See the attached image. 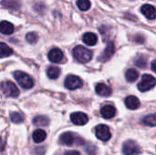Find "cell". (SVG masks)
Instances as JSON below:
<instances>
[{
  "instance_id": "ba28073f",
  "label": "cell",
  "mask_w": 156,
  "mask_h": 155,
  "mask_svg": "<svg viewBox=\"0 0 156 155\" xmlns=\"http://www.w3.org/2000/svg\"><path fill=\"white\" fill-rule=\"evenodd\" d=\"M114 52H115V46H114L113 42H112V41L108 42V44H107V46H106L104 51L102 52V54H101V55L100 56V58H99L100 61L105 62V61L109 60V59L113 56Z\"/></svg>"
},
{
  "instance_id": "d6986e66",
  "label": "cell",
  "mask_w": 156,
  "mask_h": 155,
  "mask_svg": "<svg viewBox=\"0 0 156 155\" xmlns=\"http://www.w3.org/2000/svg\"><path fill=\"white\" fill-rule=\"evenodd\" d=\"M32 138L34 140L35 143H40L42 142H44L47 138V133L45 131L43 130H36L33 134H32Z\"/></svg>"
},
{
  "instance_id": "30bf717a",
  "label": "cell",
  "mask_w": 156,
  "mask_h": 155,
  "mask_svg": "<svg viewBox=\"0 0 156 155\" xmlns=\"http://www.w3.org/2000/svg\"><path fill=\"white\" fill-rule=\"evenodd\" d=\"M70 120L74 124L79 125V126L85 125L89 122L88 116L83 112H74V113H72L70 115Z\"/></svg>"
},
{
  "instance_id": "f1b7e54d",
  "label": "cell",
  "mask_w": 156,
  "mask_h": 155,
  "mask_svg": "<svg viewBox=\"0 0 156 155\" xmlns=\"http://www.w3.org/2000/svg\"><path fill=\"white\" fill-rule=\"evenodd\" d=\"M64 155H80V153L77 151H69V152H66Z\"/></svg>"
},
{
  "instance_id": "cb8c5ba5",
  "label": "cell",
  "mask_w": 156,
  "mask_h": 155,
  "mask_svg": "<svg viewBox=\"0 0 156 155\" xmlns=\"http://www.w3.org/2000/svg\"><path fill=\"white\" fill-rule=\"evenodd\" d=\"M135 65L139 68H145L147 66V58L144 55H140L135 59Z\"/></svg>"
},
{
  "instance_id": "484cf974",
  "label": "cell",
  "mask_w": 156,
  "mask_h": 155,
  "mask_svg": "<svg viewBox=\"0 0 156 155\" xmlns=\"http://www.w3.org/2000/svg\"><path fill=\"white\" fill-rule=\"evenodd\" d=\"M78 7L82 11H87L90 7V2L89 0H78L77 1Z\"/></svg>"
},
{
  "instance_id": "5b68a950",
  "label": "cell",
  "mask_w": 156,
  "mask_h": 155,
  "mask_svg": "<svg viewBox=\"0 0 156 155\" xmlns=\"http://www.w3.org/2000/svg\"><path fill=\"white\" fill-rule=\"evenodd\" d=\"M65 87L68 89V90H74L76 89H79L80 87H82L83 85V82L81 80V79L78 76H75V75H69L65 79Z\"/></svg>"
},
{
  "instance_id": "4dcf8cb0",
  "label": "cell",
  "mask_w": 156,
  "mask_h": 155,
  "mask_svg": "<svg viewBox=\"0 0 156 155\" xmlns=\"http://www.w3.org/2000/svg\"><path fill=\"white\" fill-rule=\"evenodd\" d=\"M155 60H153V62H152V70L154 71V72H155Z\"/></svg>"
},
{
  "instance_id": "44dd1931",
  "label": "cell",
  "mask_w": 156,
  "mask_h": 155,
  "mask_svg": "<svg viewBox=\"0 0 156 155\" xmlns=\"http://www.w3.org/2000/svg\"><path fill=\"white\" fill-rule=\"evenodd\" d=\"M13 50L5 43H0V58H7L10 55H12Z\"/></svg>"
},
{
  "instance_id": "7402d4cb",
  "label": "cell",
  "mask_w": 156,
  "mask_h": 155,
  "mask_svg": "<svg viewBox=\"0 0 156 155\" xmlns=\"http://www.w3.org/2000/svg\"><path fill=\"white\" fill-rule=\"evenodd\" d=\"M47 74L48 76L49 79H56L59 77V74H60V69L58 68V67H55V66H50L48 70H47Z\"/></svg>"
},
{
  "instance_id": "f546056e",
  "label": "cell",
  "mask_w": 156,
  "mask_h": 155,
  "mask_svg": "<svg viewBox=\"0 0 156 155\" xmlns=\"http://www.w3.org/2000/svg\"><path fill=\"white\" fill-rule=\"evenodd\" d=\"M4 147H5V143L2 140V138L0 137V153L4 150Z\"/></svg>"
},
{
  "instance_id": "8992f818",
  "label": "cell",
  "mask_w": 156,
  "mask_h": 155,
  "mask_svg": "<svg viewBox=\"0 0 156 155\" xmlns=\"http://www.w3.org/2000/svg\"><path fill=\"white\" fill-rule=\"evenodd\" d=\"M95 133H96V137L102 142H107L112 137L109 127L104 124L98 125L95 129Z\"/></svg>"
},
{
  "instance_id": "277c9868",
  "label": "cell",
  "mask_w": 156,
  "mask_h": 155,
  "mask_svg": "<svg viewBox=\"0 0 156 155\" xmlns=\"http://www.w3.org/2000/svg\"><path fill=\"white\" fill-rule=\"evenodd\" d=\"M1 90L3 93L7 97L16 98L19 95V90L12 81H5L1 84Z\"/></svg>"
},
{
  "instance_id": "52a82bcc",
  "label": "cell",
  "mask_w": 156,
  "mask_h": 155,
  "mask_svg": "<svg viewBox=\"0 0 156 155\" xmlns=\"http://www.w3.org/2000/svg\"><path fill=\"white\" fill-rule=\"evenodd\" d=\"M122 152L125 155H136L141 153V149L135 142L130 140L123 143Z\"/></svg>"
},
{
  "instance_id": "d4e9b609",
  "label": "cell",
  "mask_w": 156,
  "mask_h": 155,
  "mask_svg": "<svg viewBox=\"0 0 156 155\" xmlns=\"http://www.w3.org/2000/svg\"><path fill=\"white\" fill-rule=\"evenodd\" d=\"M143 122L147 125V126H151V127H154L156 124L155 121V114H151V115H148L146 117H144Z\"/></svg>"
},
{
  "instance_id": "4fadbf2b",
  "label": "cell",
  "mask_w": 156,
  "mask_h": 155,
  "mask_svg": "<svg viewBox=\"0 0 156 155\" xmlns=\"http://www.w3.org/2000/svg\"><path fill=\"white\" fill-rule=\"evenodd\" d=\"M96 93L101 97H109L112 94V90L104 83H98L95 88Z\"/></svg>"
},
{
  "instance_id": "4316f807",
  "label": "cell",
  "mask_w": 156,
  "mask_h": 155,
  "mask_svg": "<svg viewBox=\"0 0 156 155\" xmlns=\"http://www.w3.org/2000/svg\"><path fill=\"white\" fill-rule=\"evenodd\" d=\"M10 119L14 123H21L24 121V117L19 112H12L10 115Z\"/></svg>"
},
{
  "instance_id": "7a4b0ae2",
  "label": "cell",
  "mask_w": 156,
  "mask_h": 155,
  "mask_svg": "<svg viewBox=\"0 0 156 155\" xmlns=\"http://www.w3.org/2000/svg\"><path fill=\"white\" fill-rule=\"evenodd\" d=\"M14 77L16 79V80L17 81V83L23 88V89H31L34 86V80L33 79L27 75V73L23 72V71H16L14 73Z\"/></svg>"
},
{
  "instance_id": "6da1fadb",
  "label": "cell",
  "mask_w": 156,
  "mask_h": 155,
  "mask_svg": "<svg viewBox=\"0 0 156 155\" xmlns=\"http://www.w3.org/2000/svg\"><path fill=\"white\" fill-rule=\"evenodd\" d=\"M73 57L80 63H87L92 58V51L83 46H77L73 48Z\"/></svg>"
},
{
  "instance_id": "ffe728a7",
  "label": "cell",
  "mask_w": 156,
  "mask_h": 155,
  "mask_svg": "<svg viewBox=\"0 0 156 155\" xmlns=\"http://www.w3.org/2000/svg\"><path fill=\"white\" fill-rule=\"evenodd\" d=\"M125 78L127 79V81L129 82H134L137 80V79L139 78V72L134 69H130L126 71V74H125Z\"/></svg>"
},
{
  "instance_id": "9c48e42d",
  "label": "cell",
  "mask_w": 156,
  "mask_h": 155,
  "mask_svg": "<svg viewBox=\"0 0 156 155\" xmlns=\"http://www.w3.org/2000/svg\"><path fill=\"white\" fill-rule=\"evenodd\" d=\"M48 59L53 62V63H61L64 59V54L63 52L58 48H52L49 52H48Z\"/></svg>"
},
{
  "instance_id": "5bb4252c",
  "label": "cell",
  "mask_w": 156,
  "mask_h": 155,
  "mask_svg": "<svg viewBox=\"0 0 156 155\" xmlns=\"http://www.w3.org/2000/svg\"><path fill=\"white\" fill-rule=\"evenodd\" d=\"M59 142L64 145L70 146L75 143V135L71 132H64L60 135Z\"/></svg>"
},
{
  "instance_id": "8fae6325",
  "label": "cell",
  "mask_w": 156,
  "mask_h": 155,
  "mask_svg": "<svg viewBox=\"0 0 156 155\" xmlns=\"http://www.w3.org/2000/svg\"><path fill=\"white\" fill-rule=\"evenodd\" d=\"M101 114L104 119H112L116 115V109L111 104H106L101 108Z\"/></svg>"
},
{
  "instance_id": "603a6c76",
  "label": "cell",
  "mask_w": 156,
  "mask_h": 155,
  "mask_svg": "<svg viewBox=\"0 0 156 155\" xmlns=\"http://www.w3.org/2000/svg\"><path fill=\"white\" fill-rule=\"evenodd\" d=\"M33 123L36 126H41V127H45L47 125H48L49 123V120L46 117V116H37L33 120Z\"/></svg>"
},
{
  "instance_id": "ac0fdd59",
  "label": "cell",
  "mask_w": 156,
  "mask_h": 155,
  "mask_svg": "<svg viewBox=\"0 0 156 155\" xmlns=\"http://www.w3.org/2000/svg\"><path fill=\"white\" fill-rule=\"evenodd\" d=\"M1 5L3 7L11 10H16L20 7V2L16 0H3L1 2Z\"/></svg>"
},
{
  "instance_id": "9a60e30c",
  "label": "cell",
  "mask_w": 156,
  "mask_h": 155,
  "mask_svg": "<svg viewBox=\"0 0 156 155\" xmlns=\"http://www.w3.org/2000/svg\"><path fill=\"white\" fill-rule=\"evenodd\" d=\"M125 105L129 110H136L140 107V100L135 96H128L125 99Z\"/></svg>"
},
{
  "instance_id": "e0dca14e",
  "label": "cell",
  "mask_w": 156,
  "mask_h": 155,
  "mask_svg": "<svg viewBox=\"0 0 156 155\" xmlns=\"http://www.w3.org/2000/svg\"><path fill=\"white\" fill-rule=\"evenodd\" d=\"M0 32L4 35H10L14 32V26L8 21L0 22Z\"/></svg>"
},
{
  "instance_id": "83f0119b",
  "label": "cell",
  "mask_w": 156,
  "mask_h": 155,
  "mask_svg": "<svg viewBox=\"0 0 156 155\" xmlns=\"http://www.w3.org/2000/svg\"><path fill=\"white\" fill-rule=\"evenodd\" d=\"M26 39L27 40V42H29L31 44H34V43H37V41L38 39V36L35 32H29V33L27 34Z\"/></svg>"
},
{
  "instance_id": "2e32d148",
  "label": "cell",
  "mask_w": 156,
  "mask_h": 155,
  "mask_svg": "<svg viewBox=\"0 0 156 155\" xmlns=\"http://www.w3.org/2000/svg\"><path fill=\"white\" fill-rule=\"evenodd\" d=\"M82 40L83 42L88 45V46H95L97 44L98 41V37L94 33L91 32H87L83 35L82 37Z\"/></svg>"
},
{
  "instance_id": "7c38bea8",
  "label": "cell",
  "mask_w": 156,
  "mask_h": 155,
  "mask_svg": "<svg viewBox=\"0 0 156 155\" xmlns=\"http://www.w3.org/2000/svg\"><path fill=\"white\" fill-rule=\"evenodd\" d=\"M141 11L142 13L150 20H154L155 19L156 13H155V8L154 5H149V4H145L142 6L141 8Z\"/></svg>"
},
{
  "instance_id": "3957f363",
  "label": "cell",
  "mask_w": 156,
  "mask_h": 155,
  "mask_svg": "<svg viewBox=\"0 0 156 155\" xmlns=\"http://www.w3.org/2000/svg\"><path fill=\"white\" fill-rule=\"evenodd\" d=\"M155 78L154 76L149 75V74H144V75H143L142 79L138 84V89L140 91L145 92V91H148L149 90H151L152 88H154L155 86Z\"/></svg>"
}]
</instances>
